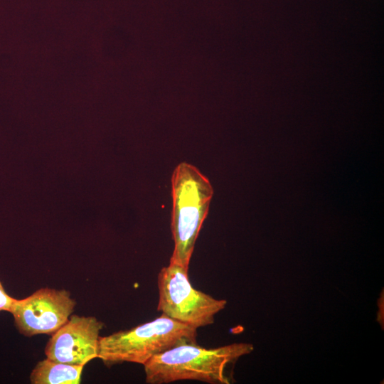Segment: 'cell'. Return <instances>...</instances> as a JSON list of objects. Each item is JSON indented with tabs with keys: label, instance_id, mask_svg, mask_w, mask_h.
<instances>
[{
	"label": "cell",
	"instance_id": "7a4b0ae2",
	"mask_svg": "<svg viewBox=\"0 0 384 384\" xmlns=\"http://www.w3.org/2000/svg\"><path fill=\"white\" fill-rule=\"evenodd\" d=\"M171 228L174 251L169 262L188 270L200 230L208 215L213 188L195 166L181 162L171 176Z\"/></svg>",
	"mask_w": 384,
	"mask_h": 384
},
{
	"label": "cell",
	"instance_id": "ba28073f",
	"mask_svg": "<svg viewBox=\"0 0 384 384\" xmlns=\"http://www.w3.org/2000/svg\"><path fill=\"white\" fill-rule=\"evenodd\" d=\"M16 299L11 297L5 290L0 281V311H10L11 306Z\"/></svg>",
	"mask_w": 384,
	"mask_h": 384
},
{
	"label": "cell",
	"instance_id": "5b68a950",
	"mask_svg": "<svg viewBox=\"0 0 384 384\" xmlns=\"http://www.w3.org/2000/svg\"><path fill=\"white\" fill-rule=\"evenodd\" d=\"M75 305L69 291L43 287L16 299L9 312L18 332L31 337L53 334L68 320Z\"/></svg>",
	"mask_w": 384,
	"mask_h": 384
},
{
	"label": "cell",
	"instance_id": "52a82bcc",
	"mask_svg": "<svg viewBox=\"0 0 384 384\" xmlns=\"http://www.w3.org/2000/svg\"><path fill=\"white\" fill-rule=\"evenodd\" d=\"M83 366L72 365L51 361H40L32 370V384H79Z\"/></svg>",
	"mask_w": 384,
	"mask_h": 384
},
{
	"label": "cell",
	"instance_id": "6da1fadb",
	"mask_svg": "<svg viewBox=\"0 0 384 384\" xmlns=\"http://www.w3.org/2000/svg\"><path fill=\"white\" fill-rule=\"evenodd\" d=\"M253 346L247 343L206 348L196 343L173 347L156 355L144 364L145 380L149 384H166L192 380L211 384H229L228 368L240 357L250 353Z\"/></svg>",
	"mask_w": 384,
	"mask_h": 384
},
{
	"label": "cell",
	"instance_id": "8992f818",
	"mask_svg": "<svg viewBox=\"0 0 384 384\" xmlns=\"http://www.w3.org/2000/svg\"><path fill=\"white\" fill-rule=\"evenodd\" d=\"M104 323L95 316L71 314L54 332L45 347L46 358L56 362L85 366L98 357L100 332Z\"/></svg>",
	"mask_w": 384,
	"mask_h": 384
},
{
	"label": "cell",
	"instance_id": "3957f363",
	"mask_svg": "<svg viewBox=\"0 0 384 384\" xmlns=\"http://www.w3.org/2000/svg\"><path fill=\"white\" fill-rule=\"evenodd\" d=\"M197 329L161 314L132 329L100 336L98 358L112 366L124 362L145 364L173 347L197 343Z\"/></svg>",
	"mask_w": 384,
	"mask_h": 384
},
{
	"label": "cell",
	"instance_id": "277c9868",
	"mask_svg": "<svg viewBox=\"0 0 384 384\" xmlns=\"http://www.w3.org/2000/svg\"><path fill=\"white\" fill-rule=\"evenodd\" d=\"M159 301L157 310L166 316L194 328L212 324L215 316L227 304L195 289L188 270L169 262L158 274Z\"/></svg>",
	"mask_w": 384,
	"mask_h": 384
}]
</instances>
